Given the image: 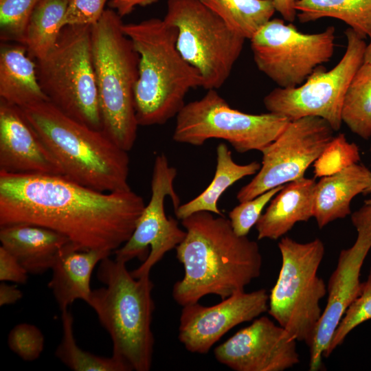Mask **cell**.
<instances>
[{
  "mask_svg": "<svg viewBox=\"0 0 371 371\" xmlns=\"http://www.w3.org/2000/svg\"><path fill=\"white\" fill-rule=\"evenodd\" d=\"M145 205L132 190L104 192L62 175L0 171V226L44 227L83 250L119 249Z\"/></svg>",
  "mask_w": 371,
  "mask_h": 371,
  "instance_id": "obj_1",
  "label": "cell"
},
{
  "mask_svg": "<svg viewBox=\"0 0 371 371\" xmlns=\"http://www.w3.org/2000/svg\"><path fill=\"white\" fill-rule=\"evenodd\" d=\"M186 231L175 248L184 275L173 285L174 300L183 306L210 294L223 300L245 291L260 276L262 258L257 242L237 236L229 218L205 211L181 220Z\"/></svg>",
  "mask_w": 371,
  "mask_h": 371,
  "instance_id": "obj_2",
  "label": "cell"
},
{
  "mask_svg": "<svg viewBox=\"0 0 371 371\" xmlns=\"http://www.w3.org/2000/svg\"><path fill=\"white\" fill-rule=\"evenodd\" d=\"M139 55L134 104L139 126L162 125L177 116L193 88L203 86L200 72L177 48V29L152 18L123 23Z\"/></svg>",
  "mask_w": 371,
  "mask_h": 371,
  "instance_id": "obj_3",
  "label": "cell"
},
{
  "mask_svg": "<svg viewBox=\"0 0 371 371\" xmlns=\"http://www.w3.org/2000/svg\"><path fill=\"white\" fill-rule=\"evenodd\" d=\"M21 109L57 161L63 177L100 192L131 190L128 151L102 131L71 118L49 101Z\"/></svg>",
  "mask_w": 371,
  "mask_h": 371,
  "instance_id": "obj_4",
  "label": "cell"
},
{
  "mask_svg": "<svg viewBox=\"0 0 371 371\" xmlns=\"http://www.w3.org/2000/svg\"><path fill=\"white\" fill-rule=\"evenodd\" d=\"M126 264L109 256L100 262L97 276L104 286L92 290L87 304L111 339L112 356L128 371H148L155 343L154 285L150 274L135 278Z\"/></svg>",
  "mask_w": 371,
  "mask_h": 371,
  "instance_id": "obj_5",
  "label": "cell"
},
{
  "mask_svg": "<svg viewBox=\"0 0 371 371\" xmlns=\"http://www.w3.org/2000/svg\"><path fill=\"white\" fill-rule=\"evenodd\" d=\"M121 18L114 10H104L91 26V52L102 131L128 152L139 126L134 104L139 55L122 30Z\"/></svg>",
  "mask_w": 371,
  "mask_h": 371,
  "instance_id": "obj_6",
  "label": "cell"
},
{
  "mask_svg": "<svg viewBox=\"0 0 371 371\" xmlns=\"http://www.w3.org/2000/svg\"><path fill=\"white\" fill-rule=\"evenodd\" d=\"M282 266L269 295V314L294 339L312 345L322 315L327 286L319 277L325 246L315 238L302 243L285 236L278 243Z\"/></svg>",
  "mask_w": 371,
  "mask_h": 371,
  "instance_id": "obj_7",
  "label": "cell"
},
{
  "mask_svg": "<svg viewBox=\"0 0 371 371\" xmlns=\"http://www.w3.org/2000/svg\"><path fill=\"white\" fill-rule=\"evenodd\" d=\"M36 64L49 101L71 118L102 131L91 26H65L54 48Z\"/></svg>",
  "mask_w": 371,
  "mask_h": 371,
  "instance_id": "obj_8",
  "label": "cell"
},
{
  "mask_svg": "<svg viewBox=\"0 0 371 371\" xmlns=\"http://www.w3.org/2000/svg\"><path fill=\"white\" fill-rule=\"evenodd\" d=\"M190 102L176 116L172 138L178 143L202 146L210 139L229 142L238 153L262 151L290 122L273 113L250 114L232 108L216 91Z\"/></svg>",
  "mask_w": 371,
  "mask_h": 371,
  "instance_id": "obj_9",
  "label": "cell"
},
{
  "mask_svg": "<svg viewBox=\"0 0 371 371\" xmlns=\"http://www.w3.org/2000/svg\"><path fill=\"white\" fill-rule=\"evenodd\" d=\"M164 20L177 29V48L201 74L207 90L222 87L245 38L200 0H168Z\"/></svg>",
  "mask_w": 371,
  "mask_h": 371,
  "instance_id": "obj_10",
  "label": "cell"
},
{
  "mask_svg": "<svg viewBox=\"0 0 371 371\" xmlns=\"http://www.w3.org/2000/svg\"><path fill=\"white\" fill-rule=\"evenodd\" d=\"M344 33L347 45L339 63L328 71L323 65L318 66L297 87H277L271 91L263 99L268 112L290 121L319 117L328 122L335 131L340 129L344 97L352 78L363 63L367 45L364 38L351 28Z\"/></svg>",
  "mask_w": 371,
  "mask_h": 371,
  "instance_id": "obj_11",
  "label": "cell"
},
{
  "mask_svg": "<svg viewBox=\"0 0 371 371\" xmlns=\"http://www.w3.org/2000/svg\"><path fill=\"white\" fill-rule=\"evenodd\" d=\"M258 69L278 87L302 85L316 67L328 62L334 53L335 28L304 34L291 23L274 18L250 39Z\"/></svg>",
  "mask_w": 371,
  "mask_h": 371,
  "instance_id": "obj_12",
  "label": "cell"
},
{
  "mask_svg": "<svg viewBox=\"0 0 371 371\" xmlns=\"http://www.w3.org/2000/svg\"><path fill=\"white\" fill-rule=\"evenodd\" d=\"M325 120L307 116L290 121L281 134L262 151L261 167L236 194L239 202L252 199L276 187L304 177L308 168L334 137Z\"/></svg>",
  "mask_w": 371,
  "mask_h": 371,
  "instance_id": "obj_13",
  "label": "cell"
},
{
  "mask_svg": "<svg viewBox=\"0 0 371 371\" xmlns=\"http://www.w3.org/2000/svg\"><path fill=\"white\" fill-rule=\"evenodd\" d=\"M177 176L175 168L170 166L164 153L155 159L151 178V196L145 205L130 238L114 251L115 259L128 262L139 258L144 262L131 271L139 278L149 275L151 269L169 251L176 248L185 238L186 231L179 228L178 221L168 217L165 212V199L170 197L175 210L181 200L174 188Z\"/></svg>",
  "mask_w": 371,
  "mask_h": 371,
  "instance_id": "obj_14",
  "label": "cell"
},
{
  "mask_svg": "<svg viewBox=\"0 0 371 371\" xmlns=\"http://www.w3.org/2000/svg\"><path fill=\"white\" fill-rule=\"evenodd\" d=\"M351 221L357 238L350 247L340 251L336 268L328 279L326 305L309 348L310 371L322 368L323 354L339 321L350 304L361 294V270L371 249V197L351 214Z\"/></svg>",
  "mask_w": 371,
  "mask_h": 371,
  "instance_id": "obj_15",
  "label": "cell"
},
{
  "mask_svg": "<svg viewBox=\"0 0 371 371\" xmlns=\"http://www.w3.org/2000/svg\"><path fill=\"white\" fill-rule=\"evenodd\" d=\"M297 340L262 316L215 348L220 363L234 371H283L299 363Z\"/></svg>",
  "mask_w": 371,
  "mask_h": 371,
  "instance_id": "obj_16",
  "label": "cell"
},
{
  "mask_svg": "<svg viewBox=\"0 0 371 371\" xmlns=\"http://www.w3.org/2000/svg\"><path fill=\"white\" fill-rule=\"evenodd\" d=\"M269 294L265 289L238 291L211 306L199 302L183 306L178 338L192 352L206 354L228 331L268 311Z\"/></svg>",
  "mask_w": 371,
  "mask_h": 371,
  "instance_id": "obj_17",
  "label": "cell"
},
{
  "mask_svg": "<svg viewBox=\"0 0 371 371\" xmlns=\"http://www.w3.org/2000/svg\"><path fill=\"white\" fill-rule=\"evenodd\" d=\"M0 171L62 175L21 108L0 100Z\"/></svg>",
  "mask_w": 371,
  "mask_h": 371,
  "instance_id": "obj_18",
  "label": "cell"
},
{
  "mask_svg": "<svg viewBox=\"0 0 371 371\" xmlns=\"http://www.w3.org/2000/svg\"><path fill=\"white\" fill-rule=\"evenodd\" d=\"M112 252L100 249L83 250L72 243L63 246L51 268L48 283L60 311L77 300L86 303L90 297L91 278L95 267Z\"/></svg>",
  "mask_w": 371,
  "mask_h": 371,
  "instance_id": "obj_19",
  "label": "cell"
},
{
  "mask_svg": "<svg viewBox=\"0 0 371 371\" xmlns=\"http://www.w3.org/2000/svg\"><path fill=\"white\" fill-rule=\"evenodd\" d=\"M0 241L1 246L34 275L51 269L58 251L71 242L57 232L25 223L0 226Z\"/></svg>",
  "mask_w": 371,
  "mask_h": 371,
  "instance_id": "obj_20",
  "label": "cell"
},
{
  "mask_svg": "<svg viewBox=\"0 0 371 371\" xmlns=\"http://www.w3.org/2000/svg\"><path fill=\"white\" fill-rule=\"evenodd\" d=\"M316 181L304 177L285 184L256 224L258 239L277 240L313 217Z\"/></svg>",
  "mask_w": 371,
  "mask_h": 371,
  "instance_id": "obj_21",
  "label": "cell"
},
{
  "mask_svg": "<svg viewBox=\"0 0 371 371\" xmlns=\"http://www.w3.org/2000/svg\"><path fill=\"white\" fill-rule=\"evenodd\" d=\"M371 171L363 164H354L335 174L323 177L316 183L313 217L319 229L351 214L350 203L364 193Z\"/></svg>",
  "mask_w": 371,
  "mask_h": 371,
  "instance_id": "obj_22",
  "label": "cell"
},
{
  "mask_svg": "<svg viewBox=\"0 0 371 371\" xmlns=\"http://www.w3.org/2000/svg\"><path fill=\"white\" fill-rule=\"evenodd\" d=\"M0 100L19 108L49 101L39 84L36 62L24 45L1 42Z\"/></svg>",
  "mask_w": 371,
  "mask_h": 371,
  "instance_id": "obj_23",
  "label": "cell"
},
{
  "mask_svg": "<svg viewBox=\"0 0 371 371\" xmlns=\"http://www.w3.org/2000/svg\"><path fill=\"white\" fill-rule=\"evenodd\" d=\"M260 167L261 164L258 161L243 165L236 163L227 146L220 143L216 147V166L213 179L200 194L175 210L177 219L181 221L201 211L223 215L218 206L222 194L240 179L256 175Z\"/></svg>",
  "mask_w": 371,
  "mask_h": 371,
  "instance_id": "obj_24",
  "label": "cell"
},
{
  "mask_svg": "<svg viewBox=\"0 0 371 371\" xmlns=\"http://www.w3.org/2000/svg\"><path fill=\"white\" fill-rule=\"evenodd\" d=\"M295 8L300 23L334 18L363 38H371V0H297Z\"/></svg>",
  "mask_w": 371,
  "mask_h": 371,
  "instance_id": "obj_25",
  "label": "cell"
},
{
  "mask_svg": "<svg viewBox=\"0 0 371 371\" xmlns=\"http://www.w3.org/2000/svg\"><path fill=\"white\" fill-rule=\"evenodd\" d=\"M69 0H41L29 20L25 45L36 60L45 56L55 46L63 29Z\"/></svg>",
  "mask_w": 371,
  "mask_h": 371,
  "instance_id": "obj_26",
  "label": "cell"
},
{
  "mask_svg": "<svg viewBox=\"0 0 371 371\" xmlns=\"http://www.w3.org/2000/svg\"><path fill=\"white\" fill-rule=\"evenodd\" d=\"M200 1L245 39H250L276 11L273 0Z\"/></svg>",
  "mask_w": 371,
  "mask_h": 371,
  "instance_id": "obj_27",
  "label": "cell"
},
{
  "mask_svg": "<svg viewBox=\"0 0 371 371\" xmlns=\"http://www.w3.org/2000/svg\"><path fill=\"white\" fill-rule=\"evenodd\" d=\"M342 122L362 139L371 137V64L363 63L346 93Z\"/></svg>",
  "mask_w": 371,
  "mask_h": 371,
  "instance_id": "obj_28",
  "label": "cell"
},
{
  "mask_svg": "<svg viewBox=\"0 0 371 371\" xmlns=\"http://www.w3.org/2000/svg\"><path fill=\"white\" fill-rule=\"evenodd\" d=\"M61 312L63 335L55 354L63 364L74 371H128L113 356L100 357L81 349L74 335L71 312L68 308Z\"/></svg>",
  "mask_w": 371,
  "mask_h": 371,
  "instance_id": "obj_29",
  "label": "cell"
},
{
  "mask_svg": "<svg viewBox=\"0 0 371 371\" xmlns=\"http://www.w3.org/2000/svg\"><path fill=\"white\" fill-rule=\"evenodd\" d=\"M40 1L0 0L1 42L16 43L25 45L29 20Z\"/></svg>",
  "mask_w": 371,
  "mask_h": 371,
  "instance_id": "obj_30",
  "label": "cell"
},
{
  "mask_svg": "<svg viewBox=\"0 0 371 371\" xmlns=\"http://www.w3.org/2000/svg\"><path fill=\"white\" fill-rule=\"evenodd\" d=\"M360 161L359 146L349 142L344 133L334 136L313 163L315 177L335 174Z\"/></svg>",
  "mask_w": 371,
  "mask_h": 371,
  "instance_id": "obj_31",
  "label": "cell"
},
{
  "mask_svg": "<svg viewBox=\"0 0 371 371\" xmlns=\"http://www.w3.org/2000/svg\"><path fill=\"white\" fill-rule=\"evenodd\" d=\"M370 319H371V269L367 280L363 282L361 294L346 310L326 350L323 354V357H328L354 328Z\"/></svg>",
  "mask_w": 371,
  "mask_h": 371,
  "instance_id": "obj_32",
  "label": "cell"
},
{
  "mask_svg": "<svg viewBox=\"0 0 371 371\" xmlns=\"http://www.w3.org/2000/svg\"><path fill=\"white\" fill-rule=\"evenodd\" d=\"M282 185L234 207L228 214L234 232L239 236H247L257 223L267 204L284 187Z\"/></svg>",
  "mask_w": 371,
  "mask_h": 371,
  "instance_id": "obj_33",
  "label": "cell"
},
{
  "mask_svg": "<svg viewBox=\"0 0 371 371\" xmlns=\"http://www.w3.org/2000/svg\"><path fill=\"white\" fill-rule=\"evenodd\" d=\"M44 336L36 326L21 323L14 326L8 335L9 348L25 361L37 359L44 349Z\"/></svg>",
  "mask_w": 371,
  "mask_h": 371,
  "instance_id": "obj_34",
  "label": "cell"
},
{
  "mask_svg": "<svg viewBox=\"0 0 371 371\" xmlns=\"http://www.w3.org/2000/svg\"><path fill=\"white\" fill-rule=\"evenodd\" d=\"M108 0H69L62 22L67 25L92 26L97 23L104 12Z\"/></svg>",
  "mask_w": 371,
  "mask_h": 371,
  "instance_id": "obj_35",
  "label": "cell"
},
{
  "mask_svg": "<svg viewBox=\"0 0 371 371\" xmlns=\"http://www.w3.org/2000/svg\"><path fill=\"white\" fill-rule=\"evenodd\" d=\"M28 272L18 260L2 246L0 247V280L25 284Z\"/></svg>",
  "mask_w": 371,
  "mask_h": 371,
  "instance_id": "obj_36",
  "label": "cell"
},
{
  "mask_svg": "<svg viewBox=\"0 0 371 371\" xmlns=\"http://www.w3.org/2000/svg\"><path fill=\"white\" fill-rule=\"evenodd\" d=\"M159 0H110L109 8L114 10L120 17L126 16L132 12L134 8L139 5L147 6L157 2Z\"/></svg>",
  "mask_w": 371,
  "mask_h": 371,
  "instance_id": "obj_37",
  "label": "cell"
},
{
  "mask_svg": "<svg viewBox=\"0 0 371 371\" xmlns=\"http://www.w3.org/2000/svg\"><path fill=\"white\" fill-rule=\"evenodd\" d=\"M23 297L22 292L14 285L0 284V306L13 304Z\"/></svg>",
  "mask_w": 371,
  "mask_h": 371,
  "instance_id": "obj_38",
  "label": "cell"
},
{
  "mask_svg": "<svg viewBox=\"0 0 371 371\" xmlns=\"http://www.w3.org/2000/svg\"><path fill=\"white\" fill-rule=\"evenodd\" d=\"M297 0H273L276 10L282 16L284 20L293 22L297 16L295 5Z\"/></svg>",
  "mask_w": 371,
  "mask_h": 371,
  "instance_id": "obj_39",
  "label": "cell"
},
{
  "mask_svg": "<svg viewBox=\"0 0 371 371\" xmlns=\"http://www.w3.org/2000/svg\"><path fill=\"white\" fill-rule=\"evenodd\" d=\"M370 39V41L365 49L363 63L371 64V38Z\"/></svg>",
  "mask_w": 371,
  "mask_h": 371,
  "instance_id": "obj_40",
  "label": "cell"
},
{
  "mask_svg": "<svg viewBox=\"0 0 371 371\" xmlns=\"http://www.w3.org/2000/svg\"><path fill=\"white\" fill-rule=\"evenodd\" d=\"M371 192V178H370V183L368 185V187L367 188V189L366 190V191L364 192L363 194H368V193H370Z\"/></svg>",
  "mask_w": 371,
  "mask_h": 371,
  "instance_id": "obj_41",
  "label": "cell"
},
{
  "mask_svg": "<svg viewBox=\"0 0 371 371\" xmlns=\"http://www.w3.org/2000/svg\"><path fill=\"white\" fill-rule=\"evenodd\" d=\"M370 151L371 153V144H370Z\"/></svg>",
  "mask_w": 371,
  "mask_h": 371,
  "instance_id": "obj_42",
  "label": "cell"
}]
</instances>
